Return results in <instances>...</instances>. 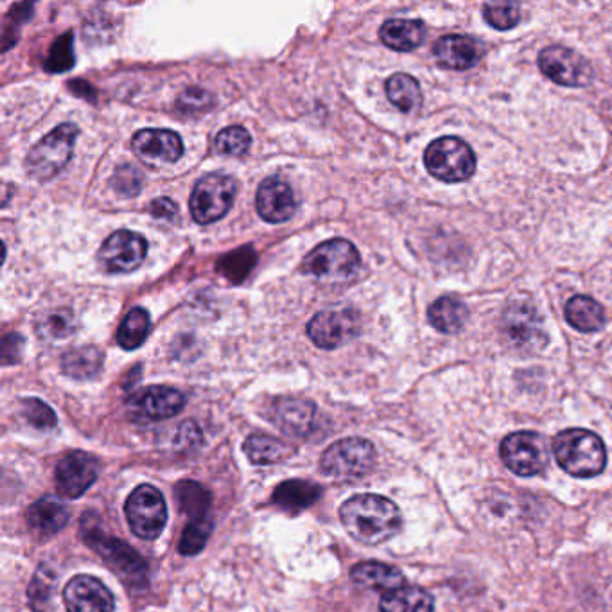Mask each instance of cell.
<instances>
[{
    "instance_id": "obj_41",
    "label": "cell",
    "mask_w": 612,
    "mask_h": 612,
    "mask_svg": "<svg viewBox=\"0 0 612 612\" xmlns=\"http://www.w3.org/2000/svg\"><path fill=\"white\" fill-rule=\"evenodd\" d=\"M112 185H114L115 191L124 198L137 196L142 189V176H140L139 169L130 166V164L117 167L114 178H112Z\"/></svg>"
},
{
    "instance_id": "obj_10",
    "label": "cell",
    "mask_w": 612,
    "mask_h": 612,
    "mask_svg": "<svg viewBox=\"0 0 612 612\" xmlns=\"http://www.w3.org/2000/svg\"><path fill=\"white\" fill-rule=\"evenodd\" d=\"M548 456L544 438L534 431H517L501 442V460L517 476L543 473Z\"/></svg>"
},
{
    "instance_id": "obj_24",
    "label": "cell",
    "mask_w": 612,
    "mask_h": 612,
    "mask_svg": "<svg viewBox=\"0 0 612 612\" xmlns=\"http://www.w3.org/2000/svg\"><path fill=\"white\" fill-rule=\"evenodd\" d=\"M350 577L358 586L374 589V591L390 593L404 586V575L401 569L385 564V562H376V560L359 562L350 571Z\"/></svg>"
},
{
    "instance_id": "obj_39",
    "label": "cell",
    "mask_w": 612,
    "mask_h": 612,
    "mask_svg": "<svg viewBox=\"0 0 612 612\" xmlns=\"http://www.w3.org/2000/svg\"><path fill=\"white\" fill-rule=\"evenodd\" d=\"M22 415L24 419L40 431H49L56 426V413L49 404L40 401V399H24L22 401Z\"/></svg>"
},
{
    "instance_id": "obj_9",
    "label": "cell",
    "mask_w": 612,
    "mask_h": 612,
    "mask_svg": "<svg viewBox=\"0 0 612 612\" xmlns=\"http://www.w3.org/2000/svg\"><path fill=\"white\" fill-rule=\"evenodd\" d=\"M124 510L133 534L140 539L153 541L166 528V499L153 485H139L133 490Z\"/></svg>"
},
{
    "instance_id": "obj_31",
    "label": "cell",
    "mask_w": 612,
    "mask_h": 612,
    "mask_svg": "<svg viewBox=\"0 0 612 612\" xmlns=\"http://www.w3.org/2000/svg\"><path fill=\"white\" fill-rule=\"evenodd\" d=\"M386 96L390 99V103L399 108L404 114H411L415 110H419L422 105V92L417 79L410 74H394L386 81Z\"/></svg>"
},
{
    "instance_id": "obj_21",
    "label": "cell",
    "mask_w": 612,
    "mask_h": 612,
    "mask_svg": "<svg viewBox=\"0 0 612 612\" xmlns=\"http://www.w3.org/2000/svg\"><path fill=\"white\" fill-rule=\"evenodd\" d=\"M433 54L444 69L469 70L480 63L483 49L473 36L446 35L435 44Z\"/></svg>"
},
{
    "instance_id": "obj_27",
    "label": "cell",
    "mask_w": 612,
    "mask_h": 612,
    "mask_svg": "<svg viewBox=\"0 0 612 612\" xmlns=\"http://www.w3.org/2000/svg\"><path fill=\"white\" fill-rule=\"evenodd\" d=\"M429 324L444 334L460 333L469 320V309L455 297L438 298L428 309Z\"/></svg>"
},
{
    "instance_id": "obj_34",
    "label": "cell",
    "mask_w": 612,
    "mask_h": 612,
    "mask_svg": "<svg viewBox=\"0 0 612 612\" xmlns=\"http://www.w3.org/2000/svg\"><path fill=\"white\" fill-rule=\"evenodd\" d=\"M252 144L250 133L243 126H230L218 133L214 140V149L223 157H243Z\"/></svg>"
},
{
    "instance_id": "obj_15",
    "label": "cell",
    "mask_w": 612,
    "mask_h": 612,
    "mask_svg": "<svg viewBox=\"0 0 612 612\" xmlns=\"http://www.w3.org/2000/svg\"><path fill=\"white\" fill-rule=\"evenodd\" d=\"M99 476L96 458L83 451H72L56 465L54 481L63 498L78 499L87 492Z\"/></svg>"
},
{
    "instance_id": "obj_25",
    "label": "cell",
    "mask_w": 612,
    "mask_h": 612,
    "mask_svg": "<svg viewBox=\"0 0 612 612\" xmlns=\"http://www.w3.org/2000/svg\"><path fill=\"white\" fill-rule=\"evenodd\" d=\"M566 320L571 327L580 333H596L604 327L605 309L595 298L586 295H575L566 304Z\"/></svg>"
},
{
    "instance_id": "obj_16",
    "label": "cell",
    "mask_w": 612,
    "mask_h": 612,
    "mask_svg": "<svg viewBox=\"0 0 612 612\" xmlns=\"http://www.w3.org/2000/svg\"><path fill=\"white\" fill-rule=\"evenodd\" d=\"M63 602L69 612H114L115 609L110 589L90 575L72 578L63 589Z\"/></svg>"
},
{
    "instance_id": "obj_45",
    "label": "cell",
    "mask_w": 612,
    "mask_h": 612,
    "mask_svg": "<svg viewBox=\"0 0 612 612\" xmlns=\"http://www.w3.org/2000/svg\"><path fill=\"white\" fill-rule=\"evenodd\" d=\"M149 210H151V214L157 219H173L176 216V212H178V207L169 198H158V200H153Z\"/></svg>"
},
{
    "instance_id": "obj_26",
    "label": "cell",
    "mask_w": 612,
    "mask_h": 612,
    "mask_svg": "<svg viewBox=\"0 0 612 612\" xmlns=\"http://www.w3.org/2000/svg\"><path fill=\"white\" fill-rule=\"evenodd\" d=\"M322 496V489L306 480H289L273 490V503L286 512H300L311 507Z\"/></svg>"
},
{
    "instance_id": "obj_8",
    "label": "cell",
    "mask_w": 612,
    "mask_h": 612,
    "mask_svg": "<svg viewBox=\"0 0 612 612\" xmlns=\"http://www.w3.org/2000/svg\"><path fill=\"white\" fill-rule=\"evenodd\" d=\"M237 182L232 176L223 173H210L198 180L191 194V214L194 221L200 225L216 223L236 200Z\"/></svg>"
},
{
    "instance_id": "obj_3",
    "label": "cell",
    "mask_w": 612,
    "mask_h": 612,
    "mask_svg": "<svg viewBox=\"0 0 612 612\" xmlns=\"http://www.w3.org/2000/svg\"><path fill=\"white\" fill-rule=\"evenodd\" d=\"M94 514H85L81 519V535L83 541L97 551V555L105 560L110 569L123 578L124 584L137 587L144 586L148 580V568L146 562L140 559L139 553L132 546L123 543L121 539L106 535L97 526Z\"/></svg>"
},
{
    "instance_id": "obj_42",
    "label": "cell",
    "mask_w": 612,
    "mask_h": 612,
    "mask_svg": "<svg viewBox=\"0 0 612 612\" xmlns=\"http://www.w3.org/2000/svg\"><path fill=\"white\" fill-rule=\"evenodd\" d=\"M51 587H53V575L49 569L42 566L29 589V602L36 612H44L45 605L51 600Z\"/></svg>"
},
{
    "instance_id": "obj_30",
    "label": "cell",
    "mask_w": 612,
    "mask_h": 612,
    "mask_svg": "<svg viewBox=\"0 0 612 612\" xmlns=\"http://www.w3.org/2000/svg\"><path fill=\"white\" fill-rule=\"evenodd\" d=\"M62 368L72 379L87 381L96 377L103 368V352L92 345L69 350L63 354Z\"/></svg>"
},
{
    "instance_id": "obj_37",
    "label": "cell",
    "mask_w": 612,
    "mask_h": 612,
    "mask_svg": "<svg viewBox=\"0 0 612 612\" xmlns=\"http://www.w3.org/2000/svg\"><path fill=\"white\" fill-rule=\"evenodd\" d=\"M483 17L490 26L496 27L499 31H508L519 24L521 9H519V4L492 2V4L483 6Z\"/></svg>"
},
{
    "instance_id": "obj_32",
    "label": "cell",
    "mask_w": 612,
    "mask_h": 612,
    "mask_svg": "<svg viewBox=\"0 0 612 612\" xmlns=\"http://www.w3.org/2000/svg\"><path fill=\"white\" fill-rule=\"evenodd\" d=\"M149 329L151 318L148 311L144 307H133L132 311L124 316L123 324L119 325L115 338L124 350L139 349L148 338Z\"/></svg>"
},
{
    "instance_id": "obj_12",
    "label": "cell",
    "mask_w": 612,
    "mask_h": 612,
    "mask_svg": "<svg viewBox=\"0 0 612 612\" xmlns=\"http://www.w3.org/2000/svg\"><path fill=\"white\" fill-rule=\"evenodd\" d=\"M148 254L146 239L132 230H117L106 239L97 259L106 273H130L144 263Z\"/></svg>"
},
{
    "instance_id": "obj_1",
    "label": "cell",
    "mask_w": 612,
    "mask_h": 612,
    "mask_svg": "<svg viewBox=\"0 0 612 612\" xmlns=\"http://www.w3.org/2000/svg\"><path fill=\"white\" fill-rule=\"evenodd\" d=\"M341 525L358 543L377 546L399 534L403 525L401 510L392 499L377 494H358L340 508Z\"/></svg>"
},
{
    "instance_id": "obj_40",
    "label": "cell",
    "mask_w": 612,
    "mask_h": 612,
    "mask_svg": "<svg viewBox=\"0 0 612 612\" xmlns=\"http://www.w3.org/2000/svg\"><path fill=\"white\" fill-rule=\"evenodd\" d=\"M255 252L252 248H241L234 254L227 255L221 263V270L227 275L228 279L234 282H241L245 279L248 272L254 268Z\"/></svg>"
},
{
    "instance_id": "obj_13",
    "label": "cell",
    "mask_w": 612,
    "mask_h": 612,
    "mask_svg": "<svg viewBox=\"0 0 612 612\" xmlns=\"http://www.w3.org/2000/svg\"><path fill=\"white\" fill-rule=\"evenodd\" d=\"M503 333L517 349L539 350L548 343L539 313L530 302H514L503 315Z\"/></svg>"
},
{
    "instance_id": "obj_36",
    "label": "cell",
    "mask_w": 612,
    "mask_h": 612,
    "mask_svg": "<svg viewBox=\"0 0 612 612\" xmlns=\"http://www.w3.org/2000/svg\"><path fill=\"white\" fill-rule=\"evenodd\" d=\"M74 329V315L69 309H56L53 313H47L40 318L38 325V333L51 340H63L74 333Z\"/></svg>"
},
{
    "instance_id": "obj_14",
    "label": "cell",
    "mask_w": 612,
    "mask_h": 612,
    "mask_svg": "<svg viewBox=\"0 0 612 612\" xmlns=\"http://www.w3.org/2000/svg\"><path fill=\"white\" fill-rule=\"evenodd\" d=\"M359 331V318L352 309H329L311 318L307 336L320 349H338Z\"/></svg>"
},
{
    "instance_id": "obj_5",
    "label": "cell",
    "mask_w": 612,
    "mask_h": 612,
    "mask_svg": "<svg viewBox=\"0 0 612 612\" xmlns=\"http://www.w3.org/2000/svg\"><path fill=\"white\" fill-rule=\"evenodd\" d=\"M76 139L78 128L74 124H60L53 132L47 133L27 155V175L36 182H49L58 173H62L63 167L69 164L72 157Z\"/></svg>"
},
{
    "instance_id": "obj_46",
    "label": "cell",
    "mask_w": 612,
    "mask_h": 612,
    "mask_svg": "<svg viewBox=\"0 0 612 612\" xmlns=\"http://www.w3.org/2000/svg\"><path fill=\"white\" fill-rule=\"evenodd\" d=\"M22 349H24V340H22V336H18V334H8V336L4 338V363H6L9 356H11V350L15 352L17 359H20Z\"/></svg>"
},
{
    "instance_id": "obj_17",
    "label": "cell",
    "mask_w": 612,
    "mask_h": 612,
    "mask_svg": "<svg viewBox=\"0 0 612 612\" xmlns=\"http://www.w3.org/2000/svg\"><path fill=\"white\" fill-rule=\"evenodd\" d=\"M132 146L137 157L153 166L173 164L184 155V142L171 130H140L133 135Z\"/></svg>"
},
{
    "instance_id": "obj_2",
    "label": "cell",
    "mask_w": 612,
    "mask_h": 612,
    "mask_svg": "<svg viewBox=\"0 0 612 612\" xmlns=\"http://www.w3.org/2000/svg\"><path fill=\"white\" fill-rule=\"evenodd\" d=\"M553 456L557 464L575 478H595L607 464V451L602 438L587 429L560 431L553 438Z\"/></svg>"
},
{
    "instance_id": "obj_22",
    "label": "cell",
    "mask_w": 612,
    "mask_h": 612,
    "mask_svg": "<svg viewBox=\"0 0 612 612\" xmlns=\"http://www.w3.org/2000/svg\"><path fill=\"white\" fill-rule=\"evenodd\" d=\"M426 27L420 20L410 18H390L381 26V42L397 53H410L424 42Z\"/></svg>"
},
{
    "instance_id": "obj_35",
    "label": "cell",
    "mask_w": 612,
    "mask_h": 612,
    "mask_svg": "<svg viewBox=\"0 0 612 612\" xmlns=\"http://www.w3.org/2000/svg\"><path fill=\"white\" fill-rule=\"evenodd\" d=\"M212 528H214V525H212L209 517L191 521L189 525L185 526L184 534H182V539L178 544L180 553L182 555H198L209 541Z\"/></svg>"
},
{
    "instance_id": "obj_38",
    "label": "cell",
    "mask_w": 612,
    "mask_h": 612,
    "mask_svg": "<svg viewBox=\"0 0 612 612\" xmlns=\"http://www.w3.org/2000/svg\"><path fill=\"white\" fill-rule=\"evenodd\" d=\"M74 35L72 33H65L60 36L56 42H54L51 51H49V58L45 62V69L53 74H60V72H67V70L74 67Z\"/></svg>"
},
{
    "instance_id": "obj_23",
    "label": "cell",
    "mask_w": 612,
    "mask_h": 612,
    "mask_svg": "<svg viewBox=\"0 0 612 612\" xmlns=\"http://www.w3.org/2000/svg\"><path fill=\"white\" fill-rule=\"evenodd\" d=\"M69 517V508L54 496L38 499L27 510V523L36 534L44 537L58 534L69 523Z\"/></svg>"
},
{
    "instance_id": "obj_28",
    "label": "cell",
    "mask_w": 612,
    "mask_h": 612,
    "mask_svg": "<svg viewBox=\"0 0 612 612\" xmlns=\"http://www.w3.org/2000/svg\"><path fill=\"white\" fill-rule=\"evenodd\" d=\"M433 596L422 587L403 586L385 593L379 602L381 612H433Z\"/></svg>"
},
{
    "instance_id": "obj_44",
    "label": "cell",
    "mask_w": 612,
    "mask_h": 612,
    "mask_svg": "<svg viewBox=\"0 0 612 612\" xmlns=\"http://www.w3.org/2000/svg\"><path fill=\"white\" fill-rule=\"evenodd\" d=\"M202 444V429L196 426V422L193 420H187L184 422L180 429H178V435H176V446L180 449H193V447L200 446Z\"/></svg>"
},
{
    "instance_id": "obj_7",
    "label": "cell",
    "mask_w": 612,
    "mask_h": 612,
    "mask_svg": "<svg viewBox=\"0 0 612 612\" xmlns=\"http://www.w3.org/2000/svg\"><path fill=\"white\" fill-rule=\"evenodd\" d=\"M361 257L358 248L347 239H331L316 246L302 264V272L320 280L340 282L354 277L359 270Z\"/></svg>"
},
{
    "instance_id": "obj_11",
    "label": "cell",
    "mask_w": 612,
    "mask_h": 612,
    "mask_svg": "<svg viewBox=\"0 0 612 612\" xmlns=\"http://www.w3.org/2000/svg\"><path fill=\"white\" fill-rule=\"evenodd\" d=\"M537 63L546 78L562 87H586L593 79L591 65L573 49L562 45H550L543 49Z\"/></svg>"
},
{
    "instance_id": "obj_19",
    "label": "cell",
    "mask_w": 612,
    "mask_h": 612,
    "mask_svg": "<svg viewBox=\"0 0 612 612\" xmlns=\"http://www.w3.org/2000/svg\"><path fill=\"white\" fill-rule=\"evenodd\" d=\"M130 406L144 419H171L184 410L185 397L171 386H148L133 395Z\"/></svg>"
},
{
    "instance_id": "obj_6",
    "label": "cell",
    "mask_w": 612,
    "mask_h": 612,
    "mask_svg": "<svg viewBox=\"0 0 612 612\" xmlns=\"http://www.w3.org/2000/svg\"><path fill=\"white\" fill-rule=\"evenodd\" d=\"M376 464V449L365 438H343L325 449L322 471L336 480H359Z\"/></svg>"
},
{
    "instance_id": "obj_33",
    "label": "cell",
    "mask_w": 612,
    "mask_h": 612,
    "mask_svg": "<svg viewBox=\"0 0 612 612\" xmlns=\"http://www.w3.org/2000/svg\"><path fill=\"white\" fill-rule=\"evenodd\" d=\"M176 501L182 512L194 519H205L210 507V492L193 480L180 481L175 487Z\"/></svg>"
},
{
    "instance_id": "obj_4",
    "label": "cell",
    "mask_w": 612,
    "mask_h": 612,
    "mask_svg": "<svg viewBox=\"0 0 612 612\" xmlns=\"http://www.w3.org/2000/svg\"><path fill=\"white\" fill-rule=\"evenodd\" d=\"M424 164L429 175L444 184L467 182L476 171L473 148L458 137H440L424 151Z\"/></svg>"
},
{
    "instance_id": "obj_18",
    "label": "cell",
    "mask_w": 612,
    "mask_h": 612,
    "mask_svg": "<svg viewBox=\"0 0 612 612\" xmlns=\"http://www.w3.org/2000/svg\"><path fill=\"white\" fill-rule=\"evenodd\" d=\"M255 209L264 221L277 225L288 221L295 214L297 198L288 182L277 176H270L259 185L255 196Z\"/></svg>"
},
{
    "instance_id": "obj_43",
    "label": "cell",
    "mask_w": 612,
    "mask_h": 612,
    "mask_svg": "<svg viewBox=\"0 0 612 612\" xmlns=\"http://www.w3.org/2000/svg\"><path fill=\"white\" fill-rule=\"evenodd\" d=\"M210 106H212V97L202 88H187L176 99V108L184 114H200L209 110Z\"/></svg>"
},
{
    "instance_id": "obj_20",
    "label": "cell",
    "mask_w": 612,
    "mask_h": 612,
    "mask_svg": "<svg viewBox=\"0 0 612 612\" xmlns=\"http://www.w3.org/2000/svg\"><path fill=\"white\" fill-rule=\"evenodd\" d=\"M270 419L291 437H306L315 428L316 406L307 399L282 397L272 404Z\"/></svg>"
},
{
    "instance_id": "obj_29",
    "label": "cell",
    "mask_w": 612,
    "mask_h": 612,
    "mask_svg": "<svg viewBox=\"0 0 612 612\" xmlns=\"http://www.w3.org/2000/svg\"><path fill=\"white\" fill-rule=\"evenodd\" d=\"M243 449L250 462L257 465L280 464L295 453V447L263 433H255L246 438Z\"/></svg>"
}]
</instances>
